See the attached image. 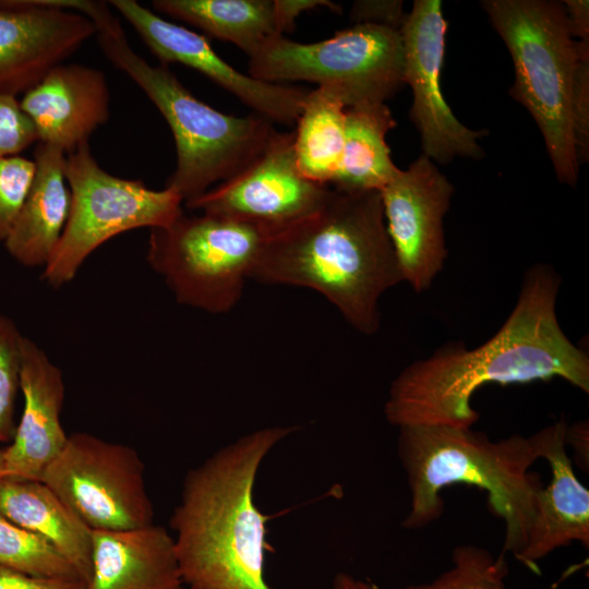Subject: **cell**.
<instances>
[{
  "label": "cell",
  "instance_id": "cell-25",
  "mask_svg": "<svg viewBox=\"0 0 589 589\" xmlns=\"http://www.w3.org/2000/svg\"><path fill=\"white\" fill-rule=\"evenodd\" d=\"M0 564L35 577L83 584L71 563L48 541L16 525L1 510Z\"/></svg>",
  "mask_w": 589,
  "mask_h": 589
},
{
  "label": "cell",
  "instance_id": "cell-33",
  "mask_svg": "<svg viewBox=\"0 0 589 589\" xmlns=\"http://www.w3.org/2000/svg\"><path fill=\"white\" fill-rule=\"evenodd\" d=\"M278 29L281 35L291 32L296 19L304 11L326 7L339 11V5L327 0H274Z\"/></svg>",
  "mask_w": 589,
  "mask_h": 589
},
{
  "label": "cell",
  "instance_id": "cell-5",
  "mask_svg": "<svg viewBox=\"0 0 589 589\" xmlns=\"http://www.w3.org/2000/svg\"><path fill=\"white\" fill-rule=\"evenodd\" d=\"M97 34L106 58L140 86L167 121L177 164L165 188L183 203L245 170L277 132L263 116L226 115L194 97L166 65H153L132 49L118 19Z\"/></svg>",
  "mask_w": 589,
  "mask_h": 589
},
{
  "label": "cell",
  "instance_id": "cell-35",
  "mask_svg": "<svg viewBox=\"0 0 589 589\" xmlns=\"http://www.w3.org/2000/svg\"><path fill=\"white\" fill-rule=\"evenodd\" d=\"M572 36L589 40V2L587 0L563 1Z\"/></svg>",
  "mask_w": 589,
  "mask_h": 589
},
{
  "label": "cell",
  "instance_id": "cell-32",
  "mask_svg": "<svg viewBox=\"0 0 589 589\" xmlns=\"http://www.w3.org/2000/svg\"><path fill=\"white\" fill-rule=\"evenodd\" d=\"M0 589H85L81 581L41 578L0 564Z\"/></svg>",
  "mask_w": 589,
  "mask_h": 589
},
{
  "label": "cell",
  "instance_id": "cell-29",
  "mask_svg": "<svg viewBox=\"0 0 589 589\" xmlns=\"http://www.w3.org/2000/svg\"><path fill=\"white\" fill-rule=\"evenodd\" d=\"M37 142L36 131L17 97L0 94V159L20 155Z\"/></svg>",
  "mask_w": 589,
  "mask_h": 589
},
{
  "label": "cell",
  "instance_id": "cell-31",
  "mask_svg": "<svg viewBox=\"0 0 589 589\" xmlns=\"http://www.w3.org/2000/svg\"><path fill=\"white\" fill-rule=\"evenodd\" d=\"M401 8L400 1H358L352 7L351 16L357 23H376L399 29L406 15Z\"/></svg>",
  "mask_w": 589,
  "mask_h": 589
},
{
  "label": "cell",
  "instance_id": "cell-18",
  "mask_svg": "<svg viewBox=\"0 0 589 589\" xmlns=\"http://www.w3.org/2000/svg\"><path fill=\"white\" fill-rule=\"evenodd\" d=\"M566 428L562 418L531 435L539 458L551 468V480L538 492L527 540L516 558L537 574L538 562L554 550L575 541L589 548V491L567 455Z\"/></svg>",
  "mask_w": 589,
  "mask_h": 589
},
{
  "label": "cell",
  "instance_id": "cell-28",
  "mask_svg": "<svg viewBox=\"0 0 589 589\" xmlns=\"http://www.w3.org/2000/svg\"><path fill=\"white\" fill-rule=\"evenodd\" d=\"M35 175V163L23 156L0 159V243L7 240Z\"/></svg>",
  "mask_w": 589,
  "mask_h": 589
},
{
  "label": "cell",
  "instance_id": "cell-14",
  "mask_svg": "<svg viewBox=\"0 0 589 589\" xmlns=\"http://www.w3.org/2000/svg\"><path fill=\"white\" fill-rule=\"evenodd\" d=\"M108 3L131 24L164 65L178 62L192 68L272 122L297 123L309 89L269 83L239 72L214 51L204 36L164 20L134 0Z\"/></svg>",
  "mask_w": 589,
  "mask_h": 589
},
{
  "label": "cell",
  "instance_id": "cell-34",
  "mask_svg": "<svg viewBox=\"0 0 589 589\" xmlns=\"http://www.w3.org/2000/svg\"><path fill=\"white\" fill-rule=\"evenodd\" d=\"M566 446L569 445L575 453V462L584 471L589 469V428L588 421H579L567 425L565 433Z\"/></svg>",
  "mask_w": 589,
  "mask_h": 589
},
{
  "label": "cell",
  "instance_id": "cell-9",
  "mask_svg": "<svg viewBox=\"0 0 589 589\" xmlns=\"http://www.w3.org/2000/svg\"><path fill=\"white\" fill-rule=\"evenodd\" d=\"M71 192L69 218L43 278L56 288L70 283L86 259L111 238L137 228H160L182 211V199L169 189L153 190L141 180L103 169L88 143L65 155Z\"/></svg>",
  "mask_w": 589,
  "mask_h": 589
},
{
  "label": "cell",
  "instance_id": "cell-17",
  "mask_svg": "<svg viewBox=\"0 0 589 589\" xmlns=\"http://www.w3.org/2000/svg\"><path fill=\"white\" fill-rule=\"evenodd\" d=\"M20 106L31 120L37 143L73 153L110 116V93L101 71L61 63L23 94Z\"/></svg>",
  "mask_w": 589,
  "mask_h": 589
},
{
  "label": "cell",
  "instance_id": "cell-12",
  "mask_svg": "<svg viewBox=\"0 0 589 589\" xmlns=\"http://www.w3.org/2000/svg\"><path fill=\"white\" fill-rule=\"evenodd\" d=\"M293 142V132L277 131L245 170L184 205L192 211L253 223L272 231L309 216L323 204L329 187L301 173Z\"/></svg>",
  "mask_w": 589,
  "mask_h": 589
},
{
  "label": "cell",
  "instance_id": "cell-1",
  "mask_svg": "<svg viewBox=\"0 0 589 589\" xmlns=\"http://www.w3.org/2000/svg\"><path fill=\"white\" fill-rule=\"evenodd\" d=\"M560 287L561 276L552 266L529 267L513 311L490 339L470 350L462 341L447 342L393 380L384 405L387 421L397 428L469 429L479 420L471 398L486 384L561 377L588 394L589 357L558 323Z\"/></svg>",
  "mask_w": 589,
  "mask_h": 589
},
{
  "label": "cell",
  "instance_id": "cell-3",
  "mask_svg": "<svg viewBox=\"0 0 589 589\" xmlns=\"http://www.w3.org/2000/svg\"><path fill=\"white\" fill-rule=\"evenodd\" d=\"M294 431L255 430L188 471L170 518L184 587L274 589L264 573L268 517L253 492L263 460Z\"/></svg>",
  "mask_w": 589,
  "mask_h": 589
},
{
  "label": "cell",
  "instance_id": "cell-37",
  "mask_svg": "<svg viewBox=\"0 0 589 589\" xmlns=\"http://www.w3.org/2000/svg\"><path fill=\"white\" fill-rule=\"evenodd\" d=\"M5 477V460H4V449H0V482Z\"/></svg>",
  "mask_w": 589,
  "mask_h": 589
},
{
  "label": "cell",
  "instance_id": "cell-4",
  "mask_svg": "<svg viewBox=\"0 0 589 589\" xmlns=\"http://www.w3.org/2000/svg\"><path fill=\"white\" fill-rule=\"evenodd\" d=\"M397 450L407 476L410 509L402 522L423 528L444 510L441 490L467 484L488 494L490 509L503 519L502 553L522 550L538 492L543 486L530 468L539 459L532 436L513 434L492 441L471 428L407 425L398 428Z\"/></svg>",
  "mask_w": 589,
  "mask_h": 589
},
{
  "label": "cell",
  "instance_id": "cell-22",
  "mask_svg": "<svg viewBox=\"0 0 589 589\" xmlns=\"http://www.w3.org/2000/svg\"><path fill=\"white\" fill-rule=\"evenodd\" d=\"M395 127L385 103L347 108L342 153L329 185L346 192L380 191L398 169L386 143Z\"/></svg>",
  "mask_w": 589,
  "mask_h": 589
},
{
  "label": "cell",
  "instance_id": "cell-13",
  "mask_svg": "<svg viewBox=\"0 0 589 589\" xmlns=\"http://www.w3.org/2000/svg\"><path fill=\"white\" fill-rule=\"evenodd\" d=\"M380 193L402 280L421 293L447 259L443 220L454 187L434 161L421 155L407 169L398 168Z\"/></svg>",
  "mask_w": 589,
  "mask_h": 589
},
{
  "label": "cell",
  "instance_id": "cell-7",
  "mask_svg": "<svg viewBox=\"0 0 589 589\" xmlns=\"http://www.w3.org/2000/svg\"><path fill=\"white\" fill-rule=\"evenodd\" d=\"M147 262L183 305L218 314L240 300L272 230L226 216L182 213L149 229Z\"/></svg>",
  "mask_w": 589,
  "mask_h": 589
},
{
  "label": "cell",
  "instance_id": "cell-30",
  "mask_svg": "<svg viewBox=\"0 0 589 589\" xmlns=\"http://www.w3.org/2000/svg\"><path fill=\"white\" fill-rule=\"evenodd\" d=\"M572 119L577 158L580 165L588 160L589 155V53H584L576 67Z\"/></svg>",
  "mask_w": 589,
  "mask_h": 589
},
{
  "label": "cell",
  "instance_id": "cell-10",
  "mask_svg": "<svg viewBox=\"0 0 589 589\" xmlns=\"http://www.w3.org/2000/svg\"><path fill=\"white\" fill-rule=\"evenodd\" d=\"M49 486L92 530L154 524L145 467L131 446L75 432L45 470Z\"/></svg>",
  "mask_w": 589,
  "mask_h": 589
},
{
  "label": "cell",
  "instance_id": "cell-26",
  "mask_svg": "<svg viewBox=\"0 0 589 589\" xmlns=\"http://www.w3.org/2000/svg\"><path fill=\"white\" fill-rule=\"evenodd\" d=\"M508 564L505 554L461 544L453 549L452 567L432 581L411 584L402 589H506Z\"/></svg>",
  "mask_w": 589,
  "mask_h": 589
},
{
  "label": "cell",
  "instance_id": "cell-23",
  "mask_svg": "<svg viewBox=\"0 0 589 589\" xmlns=\"http://www.w3.org/2000/svg\"><path fill=\"white\" fill-rule=\"evenodd\" d=\"M152 4L157 12L235 44L249 57L267 39L281 35L274 0H155Z\"/></svg>",
  "mask_w": 589,
  "mask_h": 589
},
{
  "label": "cell",
  "instance_id": "cell-16",
  "mask_svg": "<svg viewBox=\"0 0 589 589\" xmlns=\"http://www.w3.org/2000/svg\"><path fill=\"white\" fill-rule=\"evenodd\" d=\"M20 389L24 408L10 445L3 448L4 478L41 481L69 436L60 420L65 387L61 370L27 337L21 348Z\"/></svg>",
  "mask_w": 589,
  "mask_h": 589
},
{
  "label": "cell",
  "instance_id": "cell-36",
  "mask_svg": "<svg viewBox=\"0 0 589 589\" xmlns=\"http://www.w3.org/2000/svg\"><path fill=\"white\" fill-rule=\"evenodd\" d=\"M333 589H382L376 584L360 579L349 573L339 572L335 575Z\"/></svg>",
  "mask_w": 589,
  "mask_h": 589
},
{
  "label": "cell",
  "instance_id": "cell-21",
  "mask_svg": "<svg viewBox=\"0 0 589 589\" xmlns=\"http://www.w3.org/2000/svg\"><path fill=\"white\" fill-rule=\"evenodd\" d=\"M0 510L16 525L40 536L89 580L93 530L44 482L4 478Z\"/></svg>",
  "mask_w": 589,
  "mask_h": 589
},
{
  "label": "cell",
  "instance_id": "cell-6",
  "mask_svg": "<svg viewBox=\"0 0 589 589\" xmlns=\"http://www.w3.org/2000/svg\"><path fill=\"white\" fill-rule=\"evenodd\" d=\"M481 7L514 63L510 96L537 122L560 182L578 180L572 99L576 67L589 40H574L563 2L483 0Z\"/></svg>",
  "mask_w": 589,
  "mask_h": 589
},
{
  "label": "cell",
  "instance_id": "cell-20",
  "mask_svg": "<svg viewBox=\"0 0 589 589\" xmlns=\"http://www.w3.org/2000/svg\"><path fill=\"white\" fill-rule=\"evenodd\" d=\"M35 175L24 204L4 241L9 254L26 267H45L64 230L71 192L64 175L65 154L37 143Z\"/></svg>",
  "mask_w": 589,
  "mask_h": 589
},
{
  "label": "cell",
  "instance_id": "cell-2",
  "mask_svg": "<svg viewBox=\"0 0 589 589\" xmlns=\"http://www.w3.org/2000/svg\"><path fill=\"white\" fill-rule=\"evenodd\" d=\"M250 279L313 289L356 330L374 334L380 298L404 281L380 191L329 188L314 213L271 231Z\"/></svg>",
  "mask_w": 589,
  "mask_h": 589
},
{
  "label": "cell",
  "instance_id": "cell-15",
  "mask_svg": "<svg viewBox=\"0 0 589 589\" xmlns=\"http://www.w3.org/2000/svg\"><path fill=\"white\" fill-rule=\"evenodd\" d=\"M96 33L75 11L43 0H0V94H25Z\"/></svg>",
  "mask_w": 589,
  "mask_h": 589
},
{
  "label": "cell",
  "instance_id": "cell-11",
  "mask_svg": "<svg viewBox=\"0 0 589 589\" xmlns=\"http://www.w3.org/2000/svg\"><path fill=\"white\" fill-rule=\"evenodd\" d=\"M446 32L440 0H416L399 27L405 83L413 94L409 118L419 133L422 155L443 165L457 156L481 158L484 153L478 141L486 134L464 125L442 94Z\"/></svg>",
  "mask_w": 589,
  "mask_h": 589
},
{
  "label": "cell",
  "instance_id": "cell-27",
  "mask_svg": "<svg viewBox=\"0 0 589 589\" xmlns=\"http://www.w3.org/2000/svg\"><path fill=\"white\" fill-rule=\"evenodd\" d=\"M23 338L16 324L0 313V442L4 443L12 441L16 428L14 412Z\"/></svg>",
  "mask_w": 589,
  "mask_h": 589
},
{
  "label": "cell",
  "instance_id": "cell-19",
  "mask_svg": "<svg viewBox=\"0 0 589 589\" xmlns=\"http://www.w3.org/2000/svg\"><path fill=\"white\" fill-rule=\"evenodd\" d=\"M92 572L85 589H184L173 537L151 524L93 530Z\"/></svg>",
  "mask_w": 589,
  "mask_h": 589
},
{
  "label": "cell",
  "instance_id": "cell-8",
  "mask_svg": "<svg viewBox=\"0 0 589 589\" xmlns=\"http://www.w3.org/2000/svg\"><path fill=\"white\" fill-rule=\"evenodd\" d=\"M249 58L252 77L332 86L347 108L385 103L406 84L399 29L383 24L357 23L312 44L274 36Z\"/></svg>",
  "mask_w": 589,
  "mask_h": 589
},
{
  "label": "cell",
  "instance_id": "cell-24",
  "mask_svg": "<svg viewBox=\"0 0 589 589\" xmlns=\"http://www.w3.org/2000/svg\"><path fill=\"white\" fill-rule=\"evenodd\" d=\"M346 105L332 86L309 92L297 121L294 154L301 173L318 184L332 182L342 153Z\"/></svg>",
  "mask_w": 589,
  "mask_h": 589
}]
</instances>
